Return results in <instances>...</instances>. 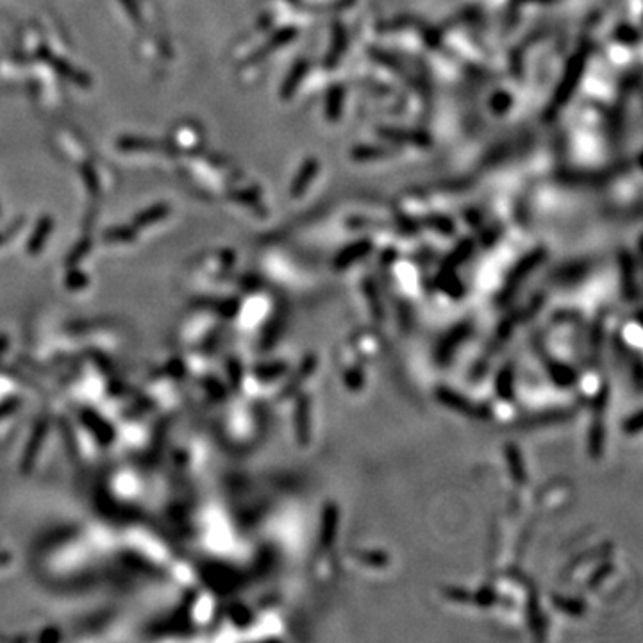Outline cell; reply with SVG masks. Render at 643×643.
<instances>
[{
    "mask_svg": "<svg viewBox=\"0 0 643 643\" xmlns=\"http://www.w3.org/2000/svg\"><path fill=\"white\" fill-rule=\"evenodd\" d=\"M8 561H9L8 554H0V565H4V563H8Z\"/></svg>",
    "mask_w": 643,
    "mask_h": 643,
    "instance_id": "1",
    "label": "cell"
}]
</instances>
